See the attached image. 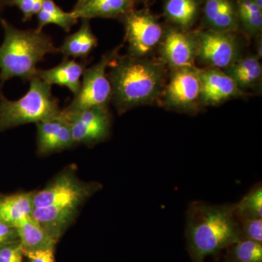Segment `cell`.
I'll use <instances>...</instances> for the list:
<instances>
[{"mask_svg": "<svg viewBox=\"0 0 262 262\" xmlns=\"http://www.w3.org/2000/svg\"><path fill=\"white\" fill-rule=\"evenodd\" d=\"M186 215L185 236L193 262H204L241 239L235 204L194 201Z\"/></svg>", "mask_w": 262, "mask_h": 262, "instance_id": "cell-1", "label": "cell"}, {"mask_svg": "<svg viewBox=\"0 0 262 262\" xmlns=\"http://www.w3.org/2000/svg\"><path fill=\"white\" fill-rule=\"evenodd\" d=\"M108 68L107 76L113 90L112 101L119 113L154 103L163 95L165 85L163 63L144 57L116 55Z\"/></svg>", "mask_w": 262, "mask_h": 262, "instance_id": "cell-2", "label": "cell"}, {"mask_svg": "<svg viewBox=\"0 0 262 262\" xmlns=\"http://www.w3.org/2000/svg\"><path fill=\"white\" fill-rule=\"evenodd\" d=\"M4 41L0 46V82L18 77L29 81L37 73V66L50 53H56L53 39L42 30L17 29L0 19Z\"/></svg>", "mask_w": 262, "mask_h": 262, "instance_id": "cell-3", "label": "cell"}, {"mask_svg": "<svg viewBox=\"0 0 262 262\" xmlns=\"http://www.w3.org/2000/svg\"><path fill=\"white\" fill-rule=\"evenodd\" d=\"M29 82L27 94L15 101L8 99L0 89V132L26 124H36L61 113L51 84L37 75Z\"/></svg>", "mask_w": 262, "mask_h": 262, "instance_id": "cell-4", "label": "cell"}, {"mask_svg": "<svg viewBox=\"0 0 262 262\" xmlns=\"http://www.w3.org/2000/svg\"><path fill=\"white\" fill-rule=\"evenodd\" d=\"M102 185L96 182L81 180L73 165L65 168L41 190L34 193V208L44 207H77L101 189Z\"/></svg>", "mask_w": 262, "mask_h": 262, "instance_id": "cell-5", "label": "cell"}, {"mask_svg": "<svg viewBox=\"0 0 262 262\" xmlns=\"http://www.w3.org/2000/svg\"><path fill=\"white\" fill-rule=\"evenodd\" d=\"M116 55L117 51L107 53L97 63L84 70L80 91L66 110L74 112L90 108L108 107L113 98V90L106 70Z\"/></svg>", "mask_w": 262, "mask_h": 262, "instance_id": "cell-6", "label": "cell"}, {"mask_svg": "<svg viewBox=\"0 0 262 262\" xmlns=\"http://www.w3.org/2000/svg\"><path fill=\"white\" fill-rule=\"evenodd\" d=\"M195 36L196 58L210 68L226 70L241 58V44L233 32L208 29Z\"/></svg>", "mask_w": 262, "mask_h": 262, "instance_id": "cell-7", "label": "cell"}, {"mask_svg": "<svg viewBox=\"0 0 262 262\" xmlns=\"http://www.w3.org/2000/svg\"><path fill=\"white\" fill-rule=\"evenodd\" d=\"M165 106L177 111H194L201 105V80L195 67L175 69L163 92Z\"/></svg>", "mask_w": 262, "mask_h": 262, "instance_id": "cell-8", "label": "cell"}, {"mask_svg": "<svg viewBox=\"0 0 262 262\" xmlns=\"http://www.w3.org/2000/svg\"><path fill=\"white\" fill-rule=\"evenodd\" d=\"M63 113L70 123L75 145H95L106 140L111 134V117L108 107L74 112L63 110Z\"/></svg>", "mask_w": 262, "mask_h": 262, "instance_id": "cell-9", "label": "cell"}, {"mask_svg": "<svg viewBox=\"0 0 262 262\" xmlns=\"http://www.w3.org/2000/svg\"><path fill=\"white\" fill-rule=\"evenodd\" d=\"M125 23V40L130 56L144 58L163 39L161 25L149 13L145 12L129 13Z\"/></svg>", "mask_w": 262, "mask_h": 262, "instance_id": "cell-10", "label": "cell"}, {"mask_svg": "<svg viewBox=\"0 0 262 262\" xmlns=\"http://www.w3.org/2000/svg\"><path fill=\"white\" fill-rule=\"evenodd\" d=\"M160 55L164 63L175 69L194 67L196 58L195 34L170 29L162 39Z\"/></svg>", "mask_w": 262, "mask_h": 262, "instance_id": "cell-11", "label": "cell"}, {"mask_svg": "<svg viewBox=\"0 0 262 262\" xmlns=\"http://www.w3.org/2000/svg\"><path fill=\"white\" fill-rule=\"evenodd\" d=\"M36 126L39 155L58 152L75 146L70 123L63 110L56 117L37 122Z\"/></svg>", "mask_w": 262, "mask_h": 262, "instance_id": "cell-12", "label": "cell"}, {"mask_svg": "<svg viewBox=\"0 0 262 262\" xmlns=\"http://www.w3.org/2000/svg\"><path fill=\"white\" fill-rule=\"evenodd\" d=\"M199 73L203 106H217L231 98L239 97L244 93L225 71L209 68L199 70Z\"/></svg>", "mask_w": 262, "mask_h": 262, "instance_id": "cell-13", "label": "cell"}, {"mask_svg": "<svg viewBox=\"0 0 262 262\" xmlns=\"http://www.w3.org/2000/svg\"><path fill=\"white\" fill-rule=\"evenodd\" d=\"M80 208L77 207H44L34 208L32 216L56 243L72 225Z\"/></svg>", "mask_w": 262, "mask_h": 262, "instance_id": "cell-14", "label": "cell"}, {"mask_svg": "<svg viewBox=\"0 0 262 262\" xmlns=\"http://www.w3.org/2000/svg\"><path fill=\"white\" fill-rule=\"evenodd\" d=\"M85 70L84 62L64 58L61 63L49 70L37 69L36 75L51 86L57 84L67 88L76 96L80 91L81 80Z\"/></svg>", "mask_w": 262, "mask_h": 262, "instance_id": "cell-15", "label": "cell"}, {"mask_svg": "<svg viewBox=\"0 0 262 262\" xmlns=\"http://www.w3.org/2000/svg\"><path fill=\"white\" fill-rule=\"evenodd\" d=\"M34 193L0 194V222L15 227L24 218L32 215Z\"/></svg>", "mask_w": 262, "mask_h": 262, "instance_id": "cell-16", "label": "cell"}, {"mask_svg": "<svg viewBox=\"0 0 262 262\" xmlns=\"http://www.w3.org/2000/svg\"><path fill=\"white\" fill-rule=\"evenodd\" d=\"M204 17L209 29L234 32L238 28L237 11L231 0H206Z\"/></svg>", "mask_w": 262, "mask_h": 262, "instance_id": "cell-17", "label": "cell"}, {"mask_svg": "<svg viewBox=\"0 0 262 262\" xmlns=\"http://www.w3.org/2000/svg\"><path fill=\"white\" fill-rule=\"evenodd\" d=\"M15 227L24 251H37L56 246V241L32 215L24 218Z\"/></svg>", "mask_w": 262, "mask_h": 262, "instance_id": "cell-18", "label": "cell"}, {"mask_svg": "<svg viewBox=\"0 0 262 262\" xmlns=\"http://www.w3.org/2000/svg\"><path fill=\"white\" fill-rule=\"evenodd\" d=\"M97 45V38L91 30L88 19H84L80 29L66 38L58 52L64 58H85Z\"/></svg>", "mask_w": 262, "mask_h": 262, "instance_id": "cell-19", "label": "cell"}, {"mask_svg": "<svg viewBox=\"0 0 262 262\" xmlns=\"http://www.w3.org/2000/svg\"><path fill=\"white\" fill-rule=\"evenodd\" d=\"M259 58L255 55L241 58L226 69L225 72L241 91L251 89L261 80L262 67Z\"/></svg>", "mask_w": 262, "mask_h": 262, "instance_id": "cell-20", "label": "cell"}, {"mask_svg": "<svg viewBox=\"0 0 262 262\" xmlns=\"http://www.w3.org/2000/svg\"><path fill=\"white\" fill-rule=\"evenodd\" d=\"M133 0H90L75 8L74 14L77 18H110L124 14L130 9Z\"/></svg>", "mask_w": 262, "mask_h": 262, "instance_id": "cell-21", "label": "cell"}, {"mask_svg": "<svg viewBox=\"0 0 262 262\" xmlns=\"http://www.w3.org/2000/svg\"><path fill=\"white\" fill-rule=\"evenodd\" d=\"M38 29L49 24H54L61 27L66 32H70L71 28L77 23L78 18L73 12L67 13L58 6L53 0H46L42 9L37 13Z\"/></svg>", "mask_w": 262, "mask_h": 262, "instance_id": "cell-22", "label": "cell"}, {"mask_svg": "<svg viewBox=\"0 0 262 262\" xmlns=\"http://www.w3.org/2000/svg\"><path fill=\"white\" fill-rule=\"evenodd\" d=\"M167 16L179 27L187 29L194 23L198 13V0H168L165 5Z\"/></svg>", "mask_w": 262, "mask_h": 262, "instance_id": "cell-23", "label": "cell"}, {"mask_svg": "<svg viewBox=\"0 0 262 262\" xmlns=\"http://www.w3.org/2000/svg\"><path fill=\"white\" fill-rule=\"evenodd\" d=\"M235 214L238 220L262 219V187L254 186L235 204Z\"/></svg>", "mask_w": 262, "mask_h": 262, "instance_id": "cell-24", "label": "cell"}, {"mask_svg": "<svg viewBox=\"0 0 262 262\" xmlns=\"http://www.w3.org/2000/svg\"><path fill=\"white\" fill-rule=\"evenodd\" d=\"M237 18L249 35L256 36L262 28V9L251 0H239Z\"/></svg>", "mask_w": 262, "mask_h": 262, "instance_id": "cell-25", "label": "cell"}, {"mask_svg": "<svg viewBox=\"0 0 262 262\" xmlns=\"http://www.w3.org/2000/svg\"><path fill=\"white\" fill-rule=\"evenodd\" d=\"M230 247L233 262H262L261 243L241 238Z\"/></svg>", "mask_w": 262, "mask_h": 262, "instance_id": "cell-26", "label": "cell"}, {"mask_svg": "<svg viewBox=\"0 0 262 262\" xmlns=\"http://www.w3.org/2000/svg\"><path fill=\"white\" fill-rule=\"evenodd\" d=\"M241 238L262 242V219L238 220Z\"/></svg>", "mask_w": 262, "mask_h": 262, "instance_id": "cell-27", "label": "cell"}, {"mask_svg": "<svg viewBox=\"0 0 262 262\" xmlns=\"http://www.w3.org/2000/svg\"><path fill=\"white\" fill-rule=\"evenodd\" d=\"M46 0H6V4L15 6L23 13L24 20H29L42 9Z\"/></svg>", "mask_w": 262, "mask_h": 262, "instance_id": "cell-28", "label": "cell"}, {"mask_svg": "<svg viewBox=\"0 0 262 262\" xmlns=\"http://www.w3.org/2000/svg\"><path fill=\"white\" fill-rule=\"evenodd\" d=\"M24 249L19 239L0 247V262H24Z\"/></svg>", "mask_w": 262, "mask_h": 262, "instance_id": "cell-29", "label": "cell"}, {"mask_svg": "<svg viewBox=\"0 0 262 262\" xmlns=\"http://www.w3.org/2000/svg\"><path fill=\"white\" fill-rule=\"evenodd\" d=\"M24 255L28 262H56L55 248L37 251H24Z\"/></svg>", "mask_w": 262, "mask_h": 262, "instance_id": "cell-30", "label": "cell"}, {"mask_svg": "<svg viewBox=\"0 0 262 262\" xmlns=\"http://www.w3.org/2000/svg\"><path fill=\"white\" fill-rule=\"evenodd\" d=\"M18 239L16 228L0 222V247Z\"/></svg>", "mask_w": 262, "mask_h": 262, "instance_id": "cell-31", "label": "cell"}, {"mask_svg": "<svg viewBox=\"0 0 262 262\" xmlns=\"http://www.w3.org/2000/svg\"><path fill=\"white\" fill-rule=\"evenodd\" d=\"M251 1H252L254 4L257 5L258 8L262 9V0H251Z\"/></svg>", "mask_w": 262, "mask_h": 262, "instance_id": "cell-32", "label": "cell"}, {"mask_svg": "<svg viewBox=\"0 0 262 262\" xmlns=\"http://www.w3.org/2000/svg\"><path fill=\"white\" fill-rule=\"evenodd\" d=\"M89 1H90V0H77V6H76V8L81 6V5L85 4V3H88Z\"/></svg>", "mask_w": 262, "mask_h": 262, "instance_id": "cell-33", "label": "cell"}, {"mask_svg": "<svg viewBox=\"0 0 262 262\" xmlns=\"http://www.w3.org/2000/svg\"><path fill=\"white\" fill-rule=\"evenodd\" d=\"M5 5H6V0H0V12L3 10Z\"/></svg>", "mask_w": 262, "mask_h": 262, "instance_id": "cell-34", "label": "cell"}]
</instances>
